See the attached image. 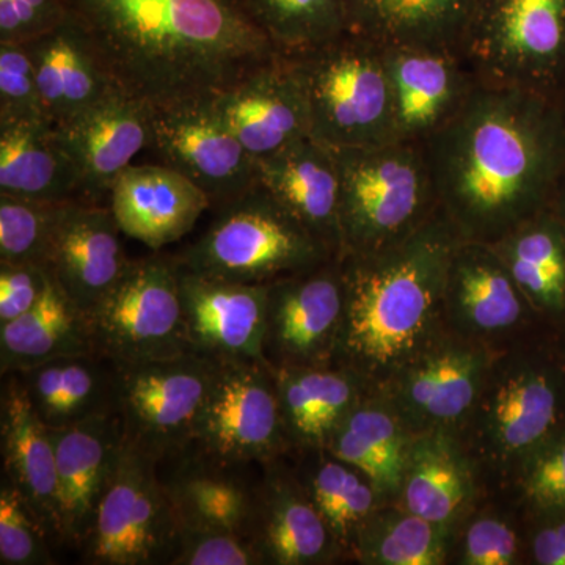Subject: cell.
Segmentation results:
<instances>
[{"label":"cell","mask_w":565,"mask_h":565,"mask_svg":"<svg viewBox=\"0 0 565 565\" xmlns=\"http://www.w3.org/2000/svg\"><path fill=\"white\" fill-rule=\"evenodd\" d=\"M217 360L188 352L172 359L115 366V412L125 440L170 462L191 449Z\"/></svg>","instance_id":"cell-9"},{"label":"cell","mask_w":565,"mask_h":565,"mask_svg":"<svg viewBox=\"0 0 565 565\" xmlns=\"http://www.w3.org/2000/svg\"><path fill=\"white\" fill-rule=\"evenodd\" d=\"M0 397V451L3 475L33 512L61 541L57 456L50 427L29 401L17 374H6Z\"/></svg>","instance_id":"cell-24"},{"label":"cell","mask_w":565,"mask_h":565,"mask_svg":"<svg viewBox=\"0 0 565 565\" xmlns=\"http://www.w3.org/2000/svg\"><path fill=\"white\" fill-rule=\"evenodd\" d=\"M445 527L412 512L371 514L351 548L362 563L438 565L446 556Z\"/></svg>","instance_id":"cell-37"},{"label":"cell","mask_w":565,"mask_h":565,"mask_svg":"<svg viewBox=\"0 0 565 565\" xmlns=\"http://www.w3.org/2000/svg\"><path fill=\"white\" fill-rule=\"evenodd\" d=\"M401 490L408 512L448 526L470 498V470L448 437L427 433L408 446Z\"/></svg>","instance_id":"cell-35"},{"label":"cell","mask_w":565,"mask_h":565,"mask_svg":"<svg viewBox=\"0 0 565 565\" xmlns=\"http://www.w3.org/2000/svg\"><path fill=\"white\" fill-rule=\"evenodd\" d=\"M180 292L191 352L217 362H266L267 285L218 280L181 266Z\"/></svg>","instance_id":"cell-16"},{"label":"cell","mask_w":565,"mask_h":565,"mask_svg":"<svg viewBox=\"0 0 565 565\" xmlns=\"http://www.w3.org/2000/svg\"><path fill=\"white\" fill-rule=\"evenodd\" d=\"M555 526L557 539H559L561 550H563L564 561H565V520H561L557 522Z\"/></svg>","instance_id":"cell-48"},{"label":"cell","mask_w":565,"mask_h":565,"mask_svg":"<svg viewBox=\"0 0 565 565\" xmlns=\"http://www.w3.org/2000/svg\"><path fill=\"white\" fill-rule=\"evenodd\" d=\"M291 58L302 81L311 137L330 148L393 143V107L382 47L348 35Z\"/></svg>","instance_id":"cell-6"},{"label":"cell","mask_w":565,"mask_h":565,"mask_svg":"<svg viewBox=\"0 0 565 565\" xmlns=\"http://www.w3.org/2000/svg\"><path fill=\"white\" fill-rule=\"evenodd\" d=\"M212 103L256 161L311 137L302 81L286 55L245 74L214 96Z\"/></svg>","instance_id":"cell-15"},{"label":"cell","mask_w":565,"mask_h":565,"mask_svg":"<svg viewBox=\"0 0 565 565\" xmlns=\"http://www.w3.org/2000/svg\"><path fill=\"white\" fill-rule=\"evenodd\" d=\"M120 233L109 206L73 202L63 214L46 267L84 315L117 285L131 263Z\"/></svg>","instance_id":"cell-20"},{"label":"cell","mask_w":565,"mask_h":565,"mask_svg":"<svg viewBox=\"0 0 565 565\" xmlns=\"http://www.w3.org/2000/svg\"><path fill=\"white\" fill-rule=\"evenodd\" d=\"M150 148L163 166L202 189L215 210L259 184L256 159L223 122L212 98L152 109Z\"/></svg>","instance_id":"cell-12"},{"label":"cell","mask_w":565,"mask_h":565,"mask_svg":"<svg viewBox=\"0 0 565 565\" xmlns=\"http://www.w3.org/2000/svg\"><path fill=\"white\" fill-rule=\"evenodd\" d=\"M460 241L438 210L396 243L341 256L344 315L333 363L366 379L396 373L422 352L445 308L446 280Z\"/></svg>","instance_id":"cell-3"},{"label":"cell","mask_w":565,"mask_h":565,"mask_svg":"<svg viewBox=\"0 0 565 565\" xmlns=\"http://www.w3.org/2000/svg\"><path fill=\"white\" fill-rule=\"evenodd\" d=\"M51 434L57 456L61 541L81 550L120 457L125 434L115 411L51 429Z\"/></svg>","instance_id":"cell-18"},{"label":"cell","mask_w":565,"mask_h":565,"mask_svg":"<svg viewBox=\"0 0 565 565\" xmlns=\"http://www.w3.org/2000/svg\"><path fill=\"white\" fill-rule=\"evenodd\" d=\"M561 386L546 367L522 364L509 370L490 394L486 433L503 456L533 452L555 429Z\"/></svg>","instance_id":"cell-31"},{"label":"cell","mask_w":565,"mask_h":565,"mask_svg":"<svg viewBox=\"0 0 565 565\" xmlns=\"http://www.w3.org/2000/svg\"><path fill=\"white\" fill-rule=\"evenodd\" d=\"M273 371L292 445L313 451L326 448L338 424L362 397L363 379L337 363Z\"/></svg>","instance_id":"cell-30"},{"label":"cell","mask_w":565,"mask_h":565,"mask_svg":"<svg viewBox=\"0 0 565 565\" xmlns=\"http://www.w3.org/2000/svg\"><path fill=\"white\" fill-rule=\"evenodd\" d=\"M289 446L273 367L258 360L218 362L189 451L245 468L274 462Z\"/></svg>","instance_id":"cell-11"},{"label":"cell","mask_w":565,"mask_h":565,"mask_svg":"<svg viewBox=\"0 0 565 565\" xmlns=\"http://www.w3.org/2000/svg\"><path fill=\"white\" fill-rule=\"evenodd\" d=\"M303 486L338 546L351 548L356 531L374 512L377 492L373 484L351 465L321 449V460Z\"/></svg>","instance_id":"cell-38"},{"label":"cell","mask_w":565,"mask_h":565,"mask_svg":"<svg viewBox=\"0 0 565 565\" xmlns=\"http://www.w3.org/2000/svg\"><path fill=\"white\" fill-rule=\"evenodd\" d=\"M479 0H348L349 33L377 46L462 50Z\"/></svg>","instance_id":"cell-28"},{"label":"cell","mask_w":565,"mask_h":565,"mask_svg":"<svg viewBox=\"0 0 565 565\" xmlns=\"http://www.w3.org/2000/svg\"><path fill=\"white\" fill-rule=\"evenodd\" d=\"M525 489L527 497L541 508L565 509V434L546 438L531 452Z\"/></svg>","instance_id":"cell-44"},{"label":"cell","mask_w":565,"mask_h":565,"mask_svg":"<svg viewBox=\"0 0 565 565\" xmlns=\"http://www.w3.org/2000/svg\"><path fill=\"white\" fill-rule=\"evenodd\" d=\"M95 352L79 308L51 275L50 288L28 313L0 326V371L21 373L52 359Z\"/></svg>","instance_id":"cell-33"},{"label":"cell","mask_w":565,"mask_h":565,"mask_svg":"<svg viewBox=\"0 0 565 565\" xmlns=\"http://www.w3.org/2000/svg\"><path fill=\"white\" fill-rule=\"evenodd\" d=\"M424 148L438 207L462 239L493 244L552 206L565 173V111L555 95L478 81Z\"/></svg>","instance_id":"cell-1"},{"label":"cell","mask_w":565,"mask_h":565,"mask_svg":"<svg viewBox=\"0 0 565 565\" xmlns=\"http://www.w3.org/2000/svg\"><path fill=\"white\" fill-rule=\"evenodd\" d=\"M258 180L334 258L344 253L341 182L333 152L307 137L269 158L258 159Z\"/></svg>","instance_id":"cell-22"},{"label":"cell","mask_w":565,"mask_h":565,"mask_svg":"<svg viewBox=\"0 0 565 565\" xmlns=\"http://www.w3.org/2000/svg\"><path fill=\"white\" fill-rule=\"evenodd\" d=\"M57 544L50 527L25 503L21 493L3 479L0 486V564L51 565Z\"/></svg>","instance_id":"cell-40"},{"label":"cell","mask_w":565,"mask_h":565,"mask_svg":"<svg viewBox=\"0 0 565 565\" xmlns=\"http://www.w3.org/2000/svg\"><path fill=\"white\" fill-rule=\"evenodd\" d=\"M330 150L340 173L343 256L396 243L440 210L424 145Z\"/></svg>","instance_id":"cell-4"},{"label":"cell","mask_w":565,"mask_h":565,"mask_svg":"<svg viewBox=\"0 0 565 565\" xmlns=\"http://www.w3.org/2000/svg\"><path fill=\"white\" fill-rule=\"evenodd\" d=\"M344 315L340 259L267 285L264 360L270 367L333 363Z\"/></svg>","instance_id":"cell-13"},{"label":"cell","mask_w":565,"mask_h":565,"mask_svg":"<svg viewBox=\"0 0 565 565\" xmlns=\"http://www.w3.org/2000/svg\"><path fill=\"white\" fill-rule=\"evenodd\" d=\"M28 44L35 62L44 115L55 126L120 90L73 14L54 31Z\"/></svg>","instance_id":"cell-25"},{"label":"cell","mask_w":565,"mask_h":565,"mask_svg":"<svg viewBox=\"0 0 565 565\" xmlns=\"http://www.w3.org/2000/svg\"><path fill=\"white\" fill-rule=\"evenodd\" d=\"M527 302L565 310V223L553 207L537 212L492 244Z\"/></svg>","instance_id":"cell-34"},{"label":"cell","mask_w":565,"mask_h":565,"mask_svg":"<svg viewBox=\"0 0 565 565\" xmlns=\"http://www.w3.org/2000/svg\"><path fill=\"white\" fill-rule=\"evenodd\" d=\"M51 273L33 263H0V326L28 313L50 288Z\"/></svg>","instance_id":"cell-45"},{"label":"cell","mask_w":565,"mask_h":565,"mask_svg":"<svg viewBox=\"0 0 565 565\" xmlns=\"http://www.w3.org/2000/svg\"><path fill=\"white\" fill-rule=\"evenodd\" d=\"M117 88L152 109L210 99L278 57L243 0H66Z\"/></svg>","instance_id":"cell-2"},{"label":"cell","mask_w":565,"mask_h":565,"mask_svg":"<svg viewBox=\"0 0 565 565\" xmlns=\"http://www.w3.org/2000/svg\"><path fill=\"white\" fill-rule=\"evenodd\" d=\"M250 539L222 530L180 527L170 565H263Z\"/></svg>","instance_id":"cell-42"},{"label":"cell","mask_w":565,"mask_h":565,"mask_svg":"<svg viewBox=\"0 0 565 565\" xmlns=\"http://www.w3.org/2000/svg\"><path fill=\"white\" fill-rule=\"evenodd\" d=\"M110 211L121 233L159 252L192 232L211 200L177 170L131 166L110 189Z\"/></svg>","instance_id":"cell-21"},{"label":"cell","mask_w":565,"mask_h":565,"mask_svg":"<svg viewBox=\"0 0 565 565\" xmlns=\"http://www.w3.org/2000/svg\"><path fill=\"white\" fill-rule=\"evenodd\" d=\"M70 14L66 0H0V43H31Z\"/></svg>","instance_id":"cell-43"},{"label":"cell","mask_w":565,"mask_h":565,"mask_svg":"<svg viewBox=\"0 0 565 565\" xmlns=\"http://www.w3.org/2000/svg\"><path fill=\"white\" fill-rule=\"evenodd\" d=\"M180 262L152 255L131 259L117 285L85 313L93 351L114 366L191 352L180 292Z\"/></svg>","instance_id":"cell-7"},{"label":"cell","mask_w":565,"mask_h":565,"mask_svg":"<svg viewBox=\"0 0 565 565\" xmlns=\"http://www.w3.org/2000/svg\"><path fill=\"white\" fill-rule=\"evenodd\" d=\"M527 300L492 244L460 241L446 280L445 308L481 332L520 321Z\"/></svg>","instance_id":"cell-32"},{"label":"cell","mask_w":565,"mask_h":565,"mask_svg":"<svg viewBox=\"0 0 565 565\" xmlns=\"http://www.w3.org/2000/svg\"><path fill=\"white\" fill-rule=\"evenodd\" d=\"M256 482L252 542L264 564L329 563L340 550L302 482L274 462Z\"/></svg>","instance_id":"cell-23"},{"label":"cell","mask_w":565,"mask_h":565,"mask_svg":"<svg viewBox=\"0 0 565 565\" xmlns=\"http://www.w3.org/2000/svg\"><path fill=\"white\" fill-rule=\"evenodd\" d=\"M281 55L319 50L349 33L348 0H243Z\"/></svg>","instance_id":"cell-36"},{"label":"cell","mask_w":565,"mask_h":565,"mask_svg":"<svg viewBox=\"0 0 565 565\" xmlns=\"http://www.w3.org/2000/svg\"><path fill=\"white\" fill-rule=\"evenodd\" d=\"M519 553L516 535L497 519H481L465 535L463 563L468 565H511Z\"/></svg>","instance_id":"cell-46"},{"label":"cell","mask_w":565,"mask_h":565,"mask_svg":"<svg viewBox=\"0 0 565 565\" xmlns=\"http://www.w3.org/2000/svg\"><path fill=\"white\" fill-rule=\"evenodd\" d=\"M217 211L210 228L178 258L191 273L269 285L337 259L262 184Z\"/></svg>","instance_id":"cell-5"},{"label":"cell","mask_w":565,"mask_h":565,"mask_svg":"<svg viewBox=\"0 0 565 565\" xmlns=\"http://www.w3.org/2000/svg\"><path fill=\"white\" fill-rule=\"evenodd\" d=\"M170 462L172 471L161 476L180 527L230 531L252 541L256 484L237 473L244 467L192 451Z\"/></svg>","instance_id":"cell-26"},{"label":"cell","mask_w":565,"mask_h":565,"mask_svg":"<svg viewBox=\"0 0 565 565\" xmlns=\"http://www.w3.org/2000/svg\"><path fill=\"white\" fill-rule=\"evenodd\" d=\"M460 55L486 84L557 96L565 74V0H479Z\"/></svg>","instance_id":"cell-8"},{"label":"cell","mask_w":565,"mask_h":565,"mask_svg":"<svg viewBox=\"0 0 565 565\" xmlns=\"http://www.w3.org/2000/svg\"><path fill=\"white\" fill-rule=\"evenodd\" d=\"M46 117L28 43H0V120Z\"/></svg>","instance_id":"cell-41"},{"label":"cell","mask_w":565,"mask_h":565,"mask_svg":"<svg viewBox=\"0 0 565 565\" xmlns=\"http://www.w3.org/2000/svg\"><path fill=\"white\" fill-rule=\"evenodd\" d=\"M68 203L39 202L0 193V263L46 266Z\"/></svg>","instance_id":"cell-39"},{"label":"cell","mask_w":565,"mask_h":565,"mask_svg":"<svg viewBox=\"0 0 565 565\" xmlns=\"http://www.w3.org/2000/svg\"><path fill=\"white\" fill-rule=\"evenodd\" d=\"M557 99H559L561 106L565 111V74L563 77V82H561L559 90H557Z\"/></svg>","instance_id":"cell-49"},{"label":"cell","mask_w":565,"mask_h":565,"mask_svg":"<svg viewBox=\"0 0 565 565\" xmlns=\"http://www.w3.org/2000/svg\"><path fill=\"white\" fill-rule=\"evenodd\" d=\"M0 193L39 202H84L76 167L46 117L0 120Z\"/></svg>","instance_id":"cell-27"},{"label":"cell","mask_w":565,"mask_h":565,"mask_svg":"<svg viewBox=\"0 0 565 565\" xmlns=\"http://www.w3.org/2000/svg\"><path fill=\"white\" fill-rule=\"evenodd\" d=\"M151 114L148 104L115 90L90 109L55 126L79 174L84 202L96 203L109 195L132 159L150 148Z\"/></svg>","instance_id":"cell-17"},{"label":"cell","mask_w":565,"mask_h":565,"mask_svg":"<svg viewBox=\"0 0 565 565\" xmlns=\"http://www.w3.org/2000/svg\"><path fill=\"white\" fill-rule=\"evenodd\" d=\"M382 55L392 92L394 141L401 143L424 145L433 139L462 109L478 84L456 51L386 46Z\"/></svg>","instance_id":"cell-14"},{"label":"cell","mask_w":565,"mask_h":565,"mask_svg":"<svg viewBox=\"0 0 565 565\" xmlns=\"http://www.w3.org/2000/svg\"><path fill=\"white\" fill-rule=\"evenodd\" d=\"M553 211L563 218L565 223V173L563 180H561L559 185H557V191L555 193V199L552 202Z\"/></svg>","instance_id":"cell-47"},{"label":"cell","mask_w":565,"mask_h":565,"mask_svg":"<svg viewBox=\"0 0 565 565\" xmlns=\"http://www.w3.org/2000/svg\"><path fill=\"white\" fill-rule=\"evenodd\" d=\"M17 374L41 422L62 429L115 411V366L96 352L57 356Z\"/></svg>","instance_id":"cell-29"},{"label":"cell","mask_w":565,"mask_h":565,"mask_svg":"<svg viewBox=\"0 0 565 565\" xmlns=\"http://www.w3.org/2000/svg\"><path fill=\"white\" fill-rule=\"evenodd\" d=\"M159 467L154 457L125 440L81 546L85 564H170L180 525Z\"/></svg>","instance_id":"cell-10"},{"label":"cell","mask_w":565,"mask_h":565,"mask_svg":"<svg viewBox=\"0 0 565 565\" xmlns=\"http://www.w3.org/2000/svg\"><path fill=\"white\" fill-rule=\"evenodd\" d=\"M486 373V355L473 345L424 348L394 373V407L403 422L438 433L473 407Z\"/></svg>","instance_id":"cell-19"}]
</instances>
